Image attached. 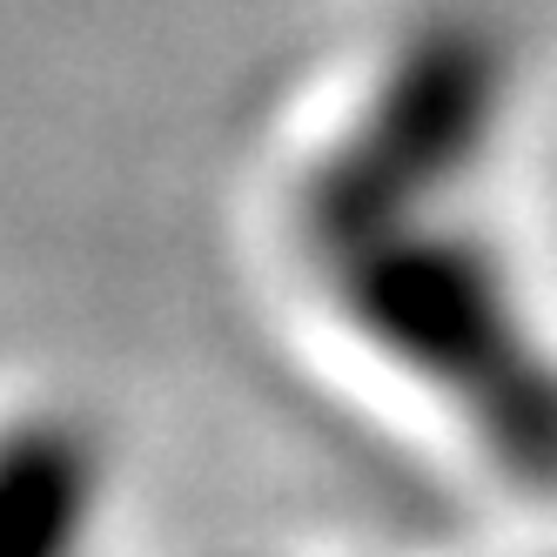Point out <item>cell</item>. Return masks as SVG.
Wrapping results in <instances>:
<instances>
[{"mask_svg": "<svg viewBox=\"0 0 557 557\" xmlns=\"http://www.w3.org/2000/svg\"><path fill=\"white\" fill-rule=\"evenodd\" d=\"M497 108V48L457 21L423 27L302 182V243L349 330L444 396L504 476L557 491V356L524 323L497 249L436 222L484 162Z\"/></svg>", "mask_w": 557, "mask_h": 557, "instance_id": "6da1fadb", "label": "cell"}, {"mask_svg": "<svg viewBox=\"0 0 557 557\" xmlns=\"http://www.w3.org/2000/svg\"><path fill=\"white\" fill-rule=\"evenodd\" d=\"M101 504V457L67 417L0 430V557H82Z\"/></svg>", "mask_w": 557, "mask_h": 557, "instance_id": "7a4b0ae2", "label": "cell"}]
</instances>
